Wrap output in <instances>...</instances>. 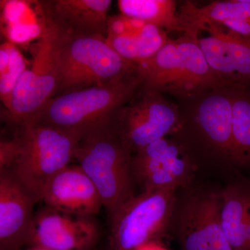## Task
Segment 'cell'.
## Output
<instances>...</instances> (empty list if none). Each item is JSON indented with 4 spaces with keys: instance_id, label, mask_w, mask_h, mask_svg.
Listing matches in <instances>:
<instances>
[{
    "instance_id": "cell-1",
    "label": "cell",
    "mask_w": 250,
    "mask_h": 250,
    "mask_svg": "<svg viewBox=\"0 0 250 250\" xmlns=\"http://www.w3.org/2000/svg\"><path fill=\"white\" fill-rule=\"evenodd\" d=\"M40 39L31 67L16 83L6 121L18 128L36 123L49 100L55 97L60 80L62 51L72 35L68 29L43 13Z\"/></svg>"
},
{
    "instance_id": "cell-2",
    "label": "cell",
    "mask_w": 250,
    "mask_h": 250,
    "mask_svg": "<svg viewBox=\"0 0 250 250\" xmlns=\"http://www.w3.org/2000/svg\"><path fill=\"white\" fill-rule=\"evenodd\" d=\"M197 34L169 39L154 57L136 64L143 87L185 100L223 86L206 60Z\"/></svg>"
},
{
    "instance_id": "cell-3",
    "label": "cell",
    "mask_w": 250,
    "mask_h": 250,
    "mask_svg": "<svg viewBox=\"0 0 250 250\" xmlns=\"http://www.w3.org/2000/svg\"><path fill=\"white\" fill-rule=\"evenodd\" d=\"M137 69L116 80L54 97L41 112L36 123L81 137L109 119L142 87Z\"/></svg>"
},
{
    "instance_id": "cell-4",
    "label": "cell",
    "mask_w": 250,
    "mask_h": 250,
    "mask_svg": "<svg viewBox=\"0 0 250 250\" xmlns=\"http://www.w3.org/2000/svg\"><path fill=\"white\" fill-rule=\"evenodd\" d=\"M108 120L81 136L75 159L95 184L111 218L134 196L135 180L132 154L122 143Z\"/></svg>"
},
{
    "instance_id": "cell-5",
    "label": "cell",
    "mask_w": 250,
    "mask_h": 250,
    "mask_svg": "<svg viewBox=\"0 0 250 250\" xmlns=\"http://www.w3.org/2000/svg\"><path fill=\"white\" fill-rule=\"evenodd\" d=\"M18 129L19 153L7 170L41 202L46 184L75 159L80 137L41 123Z\"/></svg>"
},
{
    "instance_id": "cell-6",
    "label": "cell",
    "mask_w": 250,
    "mask_h": 250,
    "mask_svg": "<svg viewBox=\"0 0 250 250\" xmlns=\"http://www.w3.org/2000/svg\"><path fill=\"white\" fill-rule=\"evenodd\" d=\"M108 121L132 155L157 140L178 134L182 127L179 105L143 85Z\"/></svg>"
},
{
    "instance_id": "cell-7",
    "label": "cell",
    "mask_w": 250,
    "mask_h": 250,
    "mask_svg": "<svg viewBox=\"0 0 250 250\" xmlns=\"http://www.w3.org/2000/svg\"><path fill=\"white\" fill-rule=\"evenodd\" d=\"M136 64L121 57L100 35L72 34L62 51L56 96L104 84L132 71Z\"/></svg>"
},
{
    "instance_id": "cell-8",
    "label": "cell",
    "mask_w": 250,
    "mask_h": 250,
    "mask_svg": "<svg viewBox=\"0 0 250 250\" xmlns=\"http://www.w3.org/2000/svg\"><path fill=\"white\" fill-rule=\"evenodd\" d=\"M176 191L143 192L111 218V250H135L166 232L177 205Z\"/></svg>"
},
{
    "instance_id": "cell-9",
    "label": "cell",
    "mask_w": 250,
    "mask_h": 250,
    "mask_svg": "<svg viewBox=\"0 0 250 250\" xmlns=\"http://www.w3.org/2000/svg\"><path fill=\"white\" fill-rule=\"evenodd\" d=\"M135 182L143 192L176 191L192 181L194 164L183 143L168 136L157 140L132 155Z\"/></svg>"
},
{
    "instance_id": "cell-10",
    "label": "cell",
    "mask_w": 250,
    "mask_h": 250,
    "mask_svg": "<svg viewBox=\"0 0 250 250\" xmlns=\"http://www.w3.org/2000/svg\"><path fill=\"white\" fill-rule=\"evenodd\" d=\"M221 192H193L174 210L182 250H233L220 222Z\"/></svg>"
},
{
    "instance_id": "cell-11",
    "label": "cell",
    "mask_w": 250,
    "mask_h": 250,
    "mask_svg": "<svg viewBox=\"0 0 250 250\" xmlns=\"http://www.w3.org/2000/svg\"><path fill=\"white\" fill-rule=\"evenodd\" d=\"M232 88L220 86L180 100L181 114L190 119L205 146L232 163Z\"/></svg>"
},
{
    "instance_id": "cell-12",
    "label": "cell",
    "mask_w": 250,
    "mask_h": 250,
    "mask_svg": "<svg viewBox=\"0 0 250 250\" xmlns=\"http://www.w3.org/2000/svg\"><path fill=\"white\" fill-rule=\"evenodd\" d=\"M197 42L212 71L224 87L250 86V41L220 24L197 26Z\"/></svg>"
},
{
    "instance_id": "cell-13",
    "label": "cell",
    "mask_w": 250,
    "mask_h": 250,
    "mask_svg": "<svg viewBox=\"0 0 250 250\" xmlns=\"http://www.w3.org/2000/svg\"><path fill=\"white\" fill-rule=\"evenodd\" d=\"M99 229L90 217L77 216L47 207L34 215L27 247L52 250H88L97 243Z\"/></svg>"
},
{
    "instance_id": "cell-14",
    "label": "cell",
    "mask_w": 250,
    "mask_h": 250,
    "mask_svg": "<svg viewBox=\"0 0 250 250\" xmlns=\"http://www.w3.org/2000/svg\"><path fill=\"white\" fill-rule=\"evenodd\" d=\"M37 197L9 170L0 172V250L27 246Z\"/></svg>"
},
{
    "instance_id": "cell-15",
    "label": "cell",
    "mask_w": 250,
    "mask_h": 250,
    "mask_svg": "<svg viewBox=\"0 0 250 250\" xmlns=\"http://www.w3.org/2000/svg\"><path fill=\"white\" fill-rule=\"evenodd\" d=\"M41 201L52 209L90 217L98 213L103 206L98 189L79 166H67L46 184Z\"/></svg>"
},
{
    "instance_id": "cell-16",
    "label": "cell",
    "mask_w": 250,
    "mask_h": 250,
    "mask_svg": "<svg viewBox=\"0 0 250 250\" xmlns=\"http://www.w3.org/2000/svg\"><path fill=\"white\" fill-rule=\"evenodd\" d=\"M111 0H54L45 11L74 35L107 36Z\"/></svg>"
},
{
    "instance_id": "cell-17",
    "label": "cell",
    "mask_w": 250,
    "mask_h": 250,
    "mask_svg": "<svg viewBox=\"0 0 250 250\" xmlns=\"http://www.w3.org/2000/svg\"><path fill=\"white\" fill-rule=\"evenodd\" d=\"M220 222L233 250H250L247 224L250 208V182L231 184L221 192Z\"/></svg>"
},
{
    "instance_id": "cell-18",
    "label": "cell",
    "mask_w": 250,
    "mask_h": 250,
    "mask_svg": "<svg viewBox=\"0 0 250 250\" xmlns=\"http://www.w3.org/2000/svg\"><path fill=\"white\" fill-rule=\"evenodd\" d=\"M177 1L173 0H119L121 14L137 18L167 31L183 34L190 29L177 11Z\"/></svg>"
},
{
    "instance_id": "cell-19",
    "label": "cell",
    "mask_w": 250,
    "mask_h": 250,
    "mask_svg": "<svg viewBox=\"0 0 250 250\" xmlns=\"http://www.w3.org/2000/svg\"><path fill=\"white\" fill-rule=\"evenodd\" d=\"M169 39L165 30L150 24H146L142 30L134 35L106 36L112 48L125 60L134 64L152 58Z\"/></svg>"
},
{
    "instance_id": "cell-20",
    "label": "cell",
    "mask_w": 250,
    "mask_h": 250,
    "mask_svg": "<svg viewBox=\"0 0 250 250\" xmlns=\"http://www.w3.org/2000/svg\"><path fill=\"white\" fill-rule=\"evenodd\" d=\"M179 14L192 33L197 26L203 23L221 24L246 17L250 14V0L215 1L202 7L188 1L180 8Z\"/></svg>"
},
{
    "instance_id": "cell-21",
    "label": "cell",
    "mask_w": 250,
    "mask_h": 250,
    "mask_svg": "<svg viewBox=\"0 0 250 250\" xmlns=\"http://www.w3.org/2000/svg\"><path fill=\"white\" fill-rule=\"evenodd\" d=\"M232 163L250 167V86L232 88Z\"/></svg>"
},
{
    "instance_id": "cell-22",
    "label": "cell",
    "mask_w": 250,
    "mask_h": 250,
    "mask_svg": "<svg viewBox=\"0 0 250 250\" xmlns=\"http://www.w3.org/2000/svg\"><path fill=\"white\" fill-rule=\"evenodd\" d=\"M25 59L17 47L11 44V58L7 67L0 72V98L6 108L11 106V100L15 87L23 72L27 69Z\"/></svg>"
},
{
    "instance_id": "cell-23",
    "label": "cell",
    "mask_w": 250,
    "mask_h": 250,
    "mask_svg": "<svg viewBox=\"0 0 250 250\" xmlns=\"http://www.w3.org/2000/svg\"><path fill=\"white\" fill-rule=\"evenodd\" d=\"M147 23L125 15L109 16L106 36H127L140 32Z\"/></svg>"
},
{
    "instance_id": "cell-24",
    "label": "cell",
    "mask_w": 250,
    "mask_h": 250,
    "mask_svg": "<svg viewBox=\"0 0 250 250\" xmlns=\"http://www.w3.org/2000/svg\"><path fill=\"white\" fill-rule=\"evenodd\" d=\"M20 139L18 134L13 139L0 142V172L12 166L20 150Z\"/></svg>"
},
{
    "instance_id": "cell-25",
    "label": "cell",
    "mask_w": 250,
    "mask_h": 250,
    "mask_svg": "<svg viewBox=\"0 0 250 250\" xmlns=\"http://www.w3.org/2000/svg\"><path fill=\"white\" fill-rule=\"evenodd\" d=\"M221 24L243 39L250 41V14L241 19L227 21Z\"/></svg>"
},
{
    "instance_id": "cell-26",
    "label": "cell",
    "mask_w": 250,
    "mask_h": 250,
    "mask_svg": "<svg viewBox=\"0 0 250 250\" xmlns=\"http://www.w3.org/2000/svg\"><path fill=\"white\" fill-rule=\"evenodd\" d=\"M135 250H168L161 246L157 241H152L139 247Z\"/></svg>"
},
{
    "instance_id": "cell-27",
    "label": "cell",
    "mask_w": 250,
    "mask_h": 250,
    "mask_svg": "<svg viewBox=\"0 0 250 250\" xmlns=\"http://www.w3.org/2000/svg\"><path fill=\"white\" fill-rule=\"evenodd\" d=\"M247 238H248V246L250 250V208L248 214V224H247Z\"/></svg>"
},
{
    "instance_id": "cell-28",
    "label": "cell",
    "mask_w": 250,
    "mask_h": 250,
    "mask_svg": "<svg viewBox=\"0 0 250 250\" xmlns=\"http://www.w3.org/2000/svg\"><path fill=\"white\" fill-rule=\"evenodd\" d=\"M26 250H52L48 249V248H42V247L39 246H29L27 247Z\"/></svg>"
}]
</instances>
